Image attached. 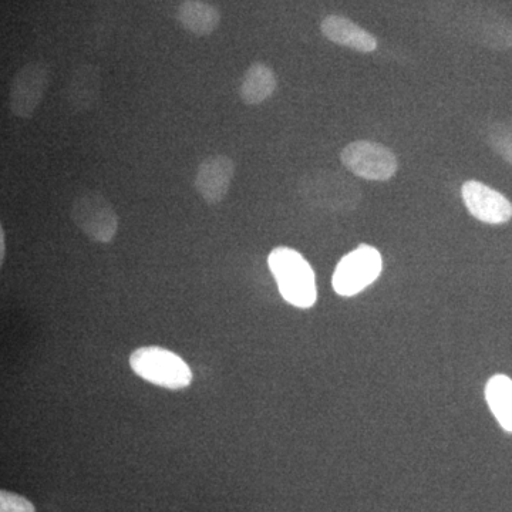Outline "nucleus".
<instances>
[{
    "label": "nucleus",
    "mask_w": 512,
    "mask_h": 512,
    "mask_svg": "<svg viewBox=\"0 0 512 512\" xmlns=\"http://www.w3.org/2000/svg\"><path fill=\"white\" fill-rule=\"evenodd\" d=\"M298 188L303 200L323 211H352L362 200L359 185L338 171H311L303 175Z\"/></svg>",
    "instance_id": "nucleus-3"
},
{
    "label": "nucleus",
    "mask_w": 512,
    "mask_h": 512,
    "mask_svg": "<svg viewBox=\"0 0 512 512\" xmlns=\"http://www.w3.org/2000/svg\"><path fill=\"white\" fill-rule=\"evenodd\" d=\"M268 265L286 302L302 309L315 305L318 299L315 272L298 251L275 248L268 256Z\"/></svg>",
    "instance_id": "nucleus-2"
},
{
    "label": "nucleus",
    "mask_w": 512,
    "mask_h": 512,
    "mask_svg": "<svg viewBox=\"0 0 512 512\" xmlns=\"http://www.w3.org/2000/svg\"><path fill=\"white\" fill-rule=\"evenodd\" d=\"M383 259L370 245H360L340 259L333 274L332 285L340 296H355L372 285L382 274Z\"/></svg>",
    "instance_id": "nucleus-6"
},
{
    "label": "nucleus",
    "mask_w": 512,
    "mask_h": 512,
    "mask_svg": "<svg viewBox=\"0 0 512 512\" xmlns=\"http://www.w3.org/2000/svg\"><path fill=\"white\" fill-rule=\"evenodd\" d=\"M50 83L47 64L32 62L23 66L13 77L9 89V110L18 119L35 116Z\"/></svg>",
    "instance_id": "nucleus-7"
},
{
    "label": "nucleus",
    "mask_w": 512,
    "mask_h": 512,
    "mask_svg": "<svg viewBox=\"0 0 512 512\" xmlns=\"http://www.w3.org/2000/svg\"><path fill=\"white\" fill-rule=\"evenodd\" d=\"M323 36L336 45L349 47L360 53L375 52L377 42L375 36L367 30L360 28L345 16L330 15L320 23Z\"/></svg>",
    "instance_id": "nucleus-12"
},
{
    "label": "nucleus",
    "mask_w": 512,
    "mask_h": 512,
    "mask_svg": "<svg viewBox=\"0 0 512 512\" xmlns=\"http://www.w3.org/2000/svg\"><path fill=\"white\" fill-rule=\"evenodd\" d=\"M340 160L350 173L369 181H387L397 173L393 151L373 141L350 143L340 153Z\"/></svg>",
    "instance_id": "nucleus-8"
},
{
    "label": "nucleus",
    "mask_w": 512,
    "mask_h": 512,
    "mask_svg": "<svg viewBox=\"0 0 512 512\" xmlns=\"http://www.w3.org/2000/svg\"><path fill=\"white\" fill-rule=\"evenodd\" d=\"M0 512H35V507L22 495L2 491L0 493Z\"/></svg>",
    "instance_id": "nucleus-17"
},
{
    "label": "nucleus",
    "mask_w": 512,
    "mask_h": 512,
    "mask_svg": "<svg viewBox=\"0 0 512 512\" xmlns=\"http://www.w3.org/2000/svg\"><path fill=\"white\" fill-rule=\"evenodd\" d=\"M101 94V72L93 64H83L67 80L64 100L73 114L87 113L96 106Z\"/></svg>",
    "instance_id": "nucleus-11"
},
{
    "label": "nucleus",
    "mask_w": 512,
    "mask_h": 512,
    "mask_svg": "<svg viewBox=\"0 0 512 512\" xmlns=\"http://www.w3.org/2000/svg\"><path fill=\"white\" fill-rule=\"evenodd\" d=\"M70 217L76 227L99 244H110L119 231V215L100 192H83L74 200Z\"/></svg>",
    "instance_id": "nucleus-5"
},
{
    "label": "nucleus",
    "mask_w": 512,
    "mask_h": 512,
    "mask_svg": "<svg viewBox=\"0 0 512 512\" xmlns=\"http://www.w3.org/2000/svg\"><path fill=\"white\" fill-rule=\"evenodd\" d=\"M276 76L268 64L256 62L244 74L239 97L248 106H258L268 100L276 90Z\"/></svg>",
    "instance_id": "nucleus-14"
},
{
    "label": "nucleus",
    "mask_w": 512,
    "mask_h": 512,
    "mask_svg": "<svg viewBox=\"0 0 512 512\" xmlns=\"http://www.w3.org/2000/svg\"><path fill=\"white\" fill-rule=\"evenodd\" d=\"M130 366L141 379L168 390L187 389L192 382L190 366L171 350L146 346L131 353Z\"/></svg>",
    "instance_id": "nucleus-4"
},
{
    "label": "nucleus",
    "mask_w": 512,
    "mask_h": 512,
    "mask_svg": "<svg viewBox=\"0 0 512 512\" xmlns=\"http://www.w3.org/2000/svg\"><path fill=\"white\" fill-rule=\"evenodd\" d=\"M181 28L198 37L210 36L221 23L220 10L204 0H184L177 9Z\"/></svg>",
    "instance_id": "nucleus-13"
},
{
    "label": "nucleus",
    "mask_w": 512,
    "mask_h": 512,
    "mask_svg": "<svg viewBox=\"0 0 512 512\" xmlns=\"http://www.w3.org/2000/svg\"><path fill=\"white\" fill-rule=\"evenodd\" d=\"M234 177L235 163L232 158L221 154L211 156L198 167L195 190L207 204L218 205L227 198Z\"/></svg>",
    "instance_id": "nucleus-10"
},
{
    "label": "nucleus",
    "mask_w": 512,
    "mask_h": 512,
    "mask_svg": "<svg viewBox=\"0 0 512 512\" xmlns=\"http://www.w3.org/2000/svg\"><path fill=\"white\" fill-rule=\"evenodd\" d=\"M485 399L500 426L512 433V380L505 375L491 377L485 386Z\"/></svg>",
    "instance_id": "nucleus-15"
},
{
    "label": "nucleus",
    "mask_w": 512,
    "mask_h": 512,
    "mask_svg": "<svg viewBox=\"0 0 512 512\" xmlns=\"http://www.w3.org/2000/svg\"><path fill=\"white\" fill-rule=\"evenodd\" d=\"M5 232L3 229H0V264H3V259H5Z\"/></svg>",
    "instance_id": "nucleus-18"
},
{
    "label": "nucleus",
    "mask_w": 512,
    "mask_h": 512,
    "mask_svg": "<svg viewBox=\"0 0 512 512\" xmlns=\"http://www.w3.org/2000/svg\"><path fill=\"white\" fill-rule=\"evenodd\" d=\"M461 195L468 212L485 224H505L512 218V204L501 192L493 190L480 181H466Z\"/></svg>",
    "instance_id": "nucleus-9"
},
{
    "label": "nucleus",
    "mask_w": 512,
    "mask_h": 512,
    "mask_svg": "<svg viewBox=\"0 0 512 512\" xmlns=\"http://www.w3.org/2000/svg\"><path fill=\"white\" fill-rule=\"evenodd\" d=\"M487 138L495 153L512 164V120L493 124L488 128Z\"/></svg>",
    "instance_id": "nucleus-16"
},
{
    "label": "nucleus",
    "mask_w": 512,
    "mask_h": 512,
    "mask_svg": "<svg viewBox=\"0 0 512 512\" xmlns=\"http://www.w3.org/2000/svg\"><path fill=\"white\" fill-rule=\"evenodd\" d=\"M434 19L454 35L487 49H512V22L497 10L478 3L441 0L433 8Z\"/></svg>",
    "instance_id": "nucleus-1"
}]
</instances>
